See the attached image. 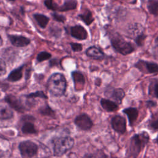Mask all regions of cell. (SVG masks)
I'll list each match as a JSON object with an SVG mask.
<instances>
[{
    "mask_svg": "<svg viewBox=\"0 0 158 158\" xmlns=\"http://www.w3.org/2000/svg\"><path fill=\"white\" fill-rule=\"evenodd\" d=\"M146 38H147V35H145L144 32H142L138 34L136 36H135L133 38V40L138 47H141L144 45V43Z\"/></svg>",
    "mask_w": 158,
    "mask_h": 158,
    "instance_id": "d4e9b609",
    "label": "cell"
},
{
    "mask_svg": "<svg viewBox=\"0 0 158 158\" xmlns=\"http://www.w3.org/2000/svg\"><path fill=\"white\" fill-rule=\"evenodd\" d=\"M105 95L107 97L113 99L117 103L121 104L123 99L125 96V93L124 90L122 88L107 87L105 91Z\"/></svg>",
    "mask_w": 158,
    "mask_h": 158,
    "instance_id": "30bf717a",
    "label": "cell"
},
{
    "mask_svg": "<svg viewBox=\"0 0 158 158\" xmlns=\"http://www.w3.org/2000/svg\"><path fill=\"white\" fill-rule=\"evenodd\" d=\"M14 117V112L11 109L8 107H0V120H9Z\"/></svg>",
    "mask_w": 158,
    "mask_h": 158,
    "instance_id": "ac0fdd59",
    "label": "cell"
},
{
    "mask_svg": "<svg viewBox=\"0 0 158 158\" xmlns=\"http://www.w3.org/2000/svg\"><path fill=\"white\" fill-rule=\"evenodd\" d=\"M152 54L155 59L158 60V44L156 45L152 49Z\"/></svg>",
    "mask_w": 158,
    "mask_h": 158,
    "instance_id": "d6a6232c",
    "label": "cell"
},
{
    "mask_svg": "<svg viewBox=\"0 0 158 158\" xmlns=\"http://www.w3.org/2000/svg\"><path fill=\"white\" fill-rule=\"evenodd\" d=\"M77 2L75 0H67L66 1H65L62 6L58 7V10L64 12L69 10L75 9L77 7Z\"/></svg>",
    "mask_w": 158,
    "mask_h": 158,
    "instance_id": "44dd1931",
    "label": "cell"
},
{
    "mask_svg": "<svg viewBox=\"0 0 158 158\" xmlns=\"http://www.w3.org/2000/svg\"><path fill=\"white\" fill-rule=\"evenodd\" d=\"M52 16L53 17V19L54 20H56L57 22H64V21L65 20V18L64 16L62 15H59L57 13H53L52 14Z\"/></svg>",
    "mask_w": 158,
    "mask_h": 158,
    "instance_id": "f546056e",
    "label": "cell"
},
{
    "mask_svg": "<svg viewBox=\"0 0 158 158\" xmlns=\"http://www.w3.org/2000/svg\"><path fill=\"white\" fill-rule=\"evenodd\" d=\"M79 17L87 25H90L93 21L94 18L93 17L92 13L90 10L86 9L85 11H83L81 14L79 15Z\"/></svg>",
    "mask_w": 158,
    "mask_h": 158,
    "instance_id": "7402d4cb",
    "label": "cell"
},
{
    "mask_svg": "<svg viewBox=\"0 0 158 158\" xmlns=\"http://www.w3.org/2000/svg\"><path fill=\"white\" fill-rule=\"evenodd\" d=\"M67 87V82L64 76L60 73H54L48 79L47 89L51 95L56 97L64 94Z\"/></svg>",
    "mask_w": 158,
    "mask_h": 158,
    "instance_id": "7a4b0ae2",
    "label": "cell"
},
{
    "mask_svg": "<svg viewBox=\"0 0 158 158\" xmlns=\"http://www.w3.org/2000/svg\"><path fill=\"white\" fill-rule=\"evenodd\" d=\"M19 149L22 158H32L36 155L38 148L33 141L25 140L19 143Z\"/></svg>",
    "mask_w": 158,
    "mask_h": 158,
    "instance_id": "5b68a950",
    "label": "cell"
},
{
    "mask_svg": "<svg viewBox=\"0 0 158 158\" xmlns=\"http://www.w3.org/2000/svg\"><path fill=\"white\" fill-rule=\"evenodd\" d=\"M155 43H156V44L157 45L158 44V35L157 36V37L156 38V39H155Z\"/></svg>",
    "mask_w": 158,
    "mask_h": 158,
    "instance_id": "74e56055",
    "label": "cell"
},
{
    "mask_svg": "<svg viewBox=\"0 0 158 158\" xmlns=\"http://www.w3.org/2000/svg\"><path fill=\"white\" fill-rule=\"evenodd\" d=\"M123 112L127 115L129 124L132 126L138 115V111L137 109L135 107H127L123 110Z\"/></svg>",
    "mask_w": 158,
    "mask_h": 158,
    "instance_id": "9a60e30c",
    "label": "cell"
},
{
    "mask_svg": "<svg viewBox=\"0 0 158 158\" xmlns=\"http://www.w3.org/2000/svg\"><path fill=\"white\" fill-rule=\"evenodd\" d=\"M111 126L116 132L123 134L125 132L127 128L126 120L121 115H115L111 120Z\"/></svg>",
    "mask_w": 158,
    "mask_h": 158,
    "instance_id": "8fae6325",
    "label": "cell"
},
{
    "mask_svg": "<svg viewBox=\"0 0 158 158\" xmlns=\"http://www.w3.org/2000/svg\"><path fill=\"white\" fill-rule=\"evenodd\" d=\"M38 111L42 115L48 116L52 118H54L56 115V113L54 110H52L48 104H46L45 106L41 107L39 109Z\"/></svg>",
    "mask_w": 158,
    "mask_h": 158,
    "instance_id": "603a6c76",
    "label": "cell"
},
{
    "mask_svg": "<svg viewBox=\"0 0 158 158\" xmlns=\"http://www.w3.org/2000/svg\"><path fill=\"white\" fill-rule=\"evenodd\" d=\"M26 97L28 99H33L36 98H40L42 99H47V96L44 94V93L42 91H38L34 93H30L28 95H26Z\"/></svg>",
    "mask_w": 158,
    "mask_h": 158,
    "instance_id": "484cf974",
    "label": "cell"
},
{
    "mask_svg": "<svg viewBox=\"0 0 158 158\" xmlns=\"http://www.w3.org/2000/svg\"><path fill=\"white\" fill-rule=\"evenodd\" d=\"M110 43L113 49L122 55L127 56L135 51L134 46L126 41L120 35L116 33L110 38Z\"/></svg>",
    "mask_w": 158,
    "mask_h": 158,
    "instance_id": "277c9868",
    "label": "cell"
},
{
    "mask_svg": "<svg viewBox=\"0 0 158 158\" xmlns=\"http://www.w3.org/2000/svg\"><path fill=\"white\" fill-rule=\"evenodd\" d=\"M74 123L78 128L83 131L89 130L93 125L91 118L85 113L77 115L74 120Z\"/></svg>",
    "mask_w": 158,
    "mask_h": 158,
    "instance_id": "ba28073f",
    "label": "cell"
},
{
    "mask_svg": "<svg viewBox=\"0 0 158 158\" xmlns=\"http://www.w3.org/2000/svg\"><path fill=\"white\" fill-rule=\"evenodd\" d=\"M147 9L150 14L158 16V0H148Z\"/></svg>",
    "mask_w": 158,
    "mask_h": 158,
    "instance_id": "ffe728a7",
    "label": "cell"
},
{
    "mask_svg": "<svg viewBox=\"0 0 158 158\" xmlns=\"http://www.w3.org/2000/svg\"><path fill=\"white\" fill-rule=\"evenodd\" d=\"M44 5L46 7L51 10H58L57 5L55 4V2L53 1V0H45L44 1Z\"/></svg>",
    "mask_w": 158,
    "mask_h": 158,
    "instance_id": "83f0119b",
    "label": "cell"
},
{
    "mask_svg": "<svg viewBox=\"0 0 158 158\" xmlns=\"http://www.w3.org/2000/svg\"><path fill=\"white\" fill-rule=\"evenodd\" d=\"M6 72V65L4 60L0 58V76L4 75Z\"/></svg>",
    "mask_w": 158,
    "mask_h": 158,
    "instance_id": "4dcf8cb0",
    "label": "cell"
},
{
    "mask_svg": "<svg viewBox=\"0 0 158 158\" xmlns=\"http://www.w3.org/2000/svg\"><path fill=\"white\" fill-rule=\"evenodd\" d=\"M83 158H92V155H90V154H86Z\"/></svg>",
    "mask_w": 158,
    "mask_h": 158,
    "instance_id": "8d00e7d4",
    "label": "cell"
},
{
    "mask_svg": "<svg viewBox=\"0 0 158 158\" xmlns=\"http://www.w3.org/2000/svg\"><path fill=\"white\" fill-rule=\"evenodd\" d=\"M150 126L153 129H155V130H157L158 129V119L154 120V121H152L151 124H150Z\"/></svg>",
    "mask_w": 158,
    "mask_h": 158,
    "instance_id": "836d02e7",
    "label": "cell"
},
{
    "mask_svg": "<svg viewBox=\"0 0 158 158\" xmlns=\"http://www.w3.org/2000/svg\"><path fill=\"white\" fill-rule=\"evenodd\" d=\"M11 43L16 47H24L29 44L30 41L28 38L20 35H8Z\"/></svg>",
    "mask_w": 158,
    "mask_h": 158,
    "instance_id": "4fadbf2b",
    "label": "cell"
},
{
    "mask_svg": "<svg viewBox=\"0 0 158 158\" xmlns=\"http://www.w3.org/2000/svg\"><path fill=\"white\" fill-rule=\"evenodd\" d=\"M72 76L74 81L75 89H78L79 87L83 86L84 85L85 80L81 73L77 71H74L72 73Z\"/></svg>",
    "mask_w": 158,
    "mask_h": 158,
    "instance_id": "e0dca14e",
    "label": "cell"
},
{
    "mask_svg": "<svg viewBox=\"0 0 158 158\" xmlns=\"http://www.w3.org/2000/svg\"><path fill=\"white\" fill-rule=\"evenodd\" d=\"M4 101L12 109L19 112L23 113L27 110L22 101L15 96L12 94H7L5 96Z\"/></svg>",
    "mask_w": 158,
    "mask_h": 158,
    "instance_id": "9c48e42d",
    "label": "cell"
},
{
    "mask_svg": "<svg viewBox=\"0 0 158 158\" xmlns=\"http://www.w3.org/2000/svg\"><path fill=\"white\" fill-rule=\"evenodd\" d=\"M21 121L23 122V125L21 127V131L24 134H36L37 130L35 128L33 122L35 121V118L31 115H25L22 116Z\"/></svg>",
    "mask_w": 158,
    "mask_h": 158,
    "instance_id": "52a82bcc",
    "label": "cell"
},
{
    "mask_svg": "<svg viewBox=\"0 0 158 158\" xmlns=\"http://www.w3.org/2000/svg\"><path fill=\"white\" fill-rule=\"evenodd\" d=\"M86 55L95 60H102L104 58V53L96 46H90L86 51Z\"/></svg>",
    "mask_w": 158,
    "mask_h": 158,
    "instance_id": "5bb4252c",
    "label": "cell"
},
{
    "mask_svg": "<svg viewBox=\"0 0 158 158\" xmlns=\"http://www.w3.org/2000/svg\"><path fill=\"white\" fill-rule=\"evenodd\" d=\"M8 1H15V0H8Z\"/></svg>",
    "mask_w": 158,
    "mask_h": 158,
    "instance_id": "ab89813d",
    "label": "cell"
},
{
    "mask_svg": "<svg viewBox=\"0 0 158 158\" xmlns=\"http://www.w3.org/2000/svg\"><path fill=\"white\" fill-rule=\"evenodd\" d=\"M71 35L79 40H83L87 38L88 33L85 28L81 25H75L70 28Z\"/></svg>",
    "mask_w": 158,
    "mask_h": 158,
    "instance_id": "7c38bea8",
    "label": "cell"
},
{
    "mask_svg": "<svg viewBox=\"0 0 158 158\" xmlns=\"http://www.w3.org/2000/svg\"><path fill=\"white\" fill-rule=\"evenodd\" d=\"M157 105L156 102L154 101H146V106L148 107H155Z\"/></svg>",
    "mask_w": 158,
    "mask_h": 158,
    "instance_id": "e575fe53",
    "label": "cell"
},
{
    "mask_svg": "<svg viewBox=\"0 0 158 158\" xmlns=\"http://www.w3.org/2000/svg\"><path fill=\"white\" fill-rule=\"evenodd\" d=\"M102 107L107 112H114L118 109V104L109 99L102 98L100 101Z\"/></svg>",
    "mask_w": 158,
    "mask_h": 158,
    "instance_id": "2e32d148",
    "label": "cell"
},
{
    "mask_svg": "<svg viewBox=\"0 0 158 158\" xmlns=\"http://www.w3.org/2000/svg\"><path fill=\"white\" fill-rule=\"evenodd\" d=\"M72 49L73 51L76 52H79L82 50V45L79 43H72L70 44Z\"/></svg>",
    "mask_w": 158,
    "mask_h": 158,
    "instance_id": "f1b7e54d",
    "label": "cell"
},
{
    "mask_svg": "<svg viewBox=\"0 0 158 158\" xmlns=\"http://www.w3.org/2000/svg\"><path fill=\"white\" fill-rule=\"evenodd\" d=\"M34 18L35 19L36 21L37 22L38 24L40 25V27L41 28H45L49 22V18L46 17L43 14H35L34 15Z\"/></svg>",
    "mask_w": 158,
    "mask_h": 158,
    "instance_id": "cb8c5ba5",
    "label": "cell"
},
{
    "mask_svg": "<svg viewBox=\"0 0 158 158\" xmlns=\"http://www.w3.org/2000/svg\"><path fill=\"white\" fill-rule=\"evenodd\" d=\"M51 143L54 156L60 157L72 149L75 142L71 136H60L52 138Z\"/></svg>",
    "mask_w": 158,
    "mask_h": 158,
    "instance_id": "3957f363",
    "label": "cell"
},
{
    "mask_svg": "<svg viewBox=\"0 0 158 158\" xmlns=\"http://www.w3.org/2000/svg\"><path fill=\"white\" fill-rule=\"evenodd\" d=\"M134 67L145 73H158V64L153 62L139 60L134 64Z\"/></svg>",
    "mask_w": 158,
    "mask_h": 158,
    "instance_id": "8992f818",
    "label": "cell"
},
{
    "mask_svg": "<svg viewBox=\"0 0 158 158\" xmlns=\"http://www.w3.org/2000/svg\"><path fill=\"white\" fill-rule=\"evenodd\" d=\"M152 92L154 96L156 98H158V81L154 83V86L152 88Z\"/></svg>",
    "mask_w": 158,
    "mask_h": 158,
    "instance_id": "1f68e13d",
    "label": "cell"
},
{
    "mask_svg": "<svg viewBox=\"0 0 158 158\" xmlns=\"http://www.w3.org/2000/svg\"><path fill=\"white\" fill-rule=\"evenodd\" d=\"M128 3L130 4H136V2H137V0H126Z\"/></svg>",
    "mask_w": 158,
    "mask_h": 158,
    "instance_id": "d590c367",
    "label": "cell"
},
{
    "mask_svg": "<svg viewBox=\"0 0 158 158\" xmlns=\"http://www.w3.org/2000/svg\"><path fill=\"white\" fill-rule=\"evenodd\" d=\"M51 57V55L50 53L46 51H42V52H40L37 55L36 59L38 62H42L49 59Z\"/></svg>",
    "mask_w": 158,
    "mask_h": 158,
    "instance_id": "4316f807",
    "label": "cell"
},
{
    "mask_svg": "<svg viewBox=\"0 0 158 158\" xmlns=\"http://www.w3.org/2000/svg\"><path fill=\"white\" fill-rule=\"evenodd\" d=\"M149 136L146 131L136 134L130 141L128 148L126 153L127 158H137L143 148L148 143Z\"/></svg>",
    "mask_w": 158,
    "mask_h": 158,
    "instance_id": "6da1fadb",
    "label": "cell"
},
{
    "mask_svg": "<svg viewBox=\"0 0 158 158\" xmlns=\"http://www.w3.org/2000/svg\"><path fill=\"white\" fill-rule=\"evenodd\" d=\"M2 44V38H1V36H0V46H1Z\"/></svg>",
    "mask_w": 158,
    "mask_h": 158,
    "instance_id": "f35d334b",
    "label": "cell"
},
{
    "mask_svg": "<svg viewBox=\"0 0 158 158\" xmlns=\"http://www.w3.org/2000/svg\"><path fill=\"white\" fill-rule=\"evenodd\" d=\"M22 69L23 66H21L19 68L12 70L8 76V80L13 82L19 81L22 77Z\"/></svg>",
    "mask_w": 158,
    "mask_h": 158,
    "instance_id": "d6986e66",
    "label": "cell"
}]
</instances>
